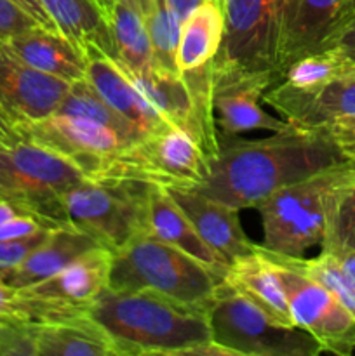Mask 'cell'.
Segmentation results:
<instances>
[{
	"instance_id": "obj_1",
	"label": "cell",
	"mask_w": 355,
	"mask_h": 356,
	"mask_svg": "<svg viewBox=\"0 0 355 356\" xmlns=\"http://www.w3.org/2000/svg\"><path fill=\"white\" fill-rule=\"evenodd\" d=\"M343 163L350 162L319 129L289 125L261 139L228 136L219 138L209 174L194 190L235 211L256 209L281 188Z\"/></svg>"
},
{
	"instance_id": "obj_2",
	"label": "cell",
	"mask_w": 355,
	"mask_h": 356,
	"mask_svg": "<svg viewBox=\"0 0 355 356\" xmlns=\"http://www.w3.org/2000/svg\"><path fill=\"white\" fill-rule=\"evenodd\" d=\"M209 308L184 305L155 291H106L89 315L106 329L122 356L184 355L212 341Z\"/></svg>"
},
{
	"instance_id": "obj_3",
	"label": "cell",
	"mask_w": 355,
	"mask_h": 356,
	"mask_svg": "<svg viewBox=\"0 0 355 356\" xmlns=\"http://www.w3.org/2000/svg\"><path fill=\"white\" fill-rule=\"evenodd\" d=\"M221 284V275L150 232L111 250L110 291H155L184 305L209 308Z\"/></svg>"
},
{
	"instance_id": "obj_4",
	"label": "cell",
	"mask_w": 355,
	"mask_h": 356,
	"mask_svg": "<svg viewBox=\"0 0 355 356\" xmlns=\"http://www.w3.org/2000/svg\"><path fill=\"white\" fill-rule=\"evenodd\" d=\"M354 181L355 163H343L270 195L256 207L263 225L261 247L278 256L303 257L320 245L334 202Z\"/></svg>"
},
{
	"instance_id": "obj_5",
	"label": "cell",
	"mask_w": 355,
	"mask_h": 356,
	"mask_svg": "<svg viewBox=\"0 0 355 356\" xmlns=\"http://www.w3.org/2000/svg\"><path fill=\"white\" fill-rule=\"evenodd\" d=\"M152 183L136 179H84L59 193L68 228L94 236L115 250L148 232V193Z\"/></svg>"
},
{
	"instance_id": "obj_6",
	"label": "cell",
	"mask_w": 355,
	"mask_h": 356,
	"mask_svg": "<svg viewBox=\"0 0 355 356\" xmlns=\"http://www.w3.org/2000/svg\"><path fill=\"white\" fill-rule=\"evenodd\" d=\"M86 179L82 170L65 156L30 141L0 143V197L23 211L68 228L59 193Z\"/></svg>"
},
{
	"instance_id": "obj_7",
	"label": "cell",
	"mask_w": 355,
	"mask_h": 356,
	"mask_svg": "<svg viewBox=\"0 0 355 356\" xmlns=\"http://www.w3.org/2000/svg\"><path fill=\"white\" fill-rule=\"evenodd\" d=\"M212 339L237 356H317L315 337L299 327L282 325L258 306L221 284L209 306Z\"/></svg>"
},
{
	"instance_id": "obj_8",
	"label": "cell",
	"mask_w": 355,
	"mask_h": 356,
	"mask_svg": "<svg viewBox=\"0 0 355 356\" xmlns=\"http://www.w3.org/2000/svg\"><path fill=\"white\" fill-rule=\"evenodd\" d=\"M207 174L209 162L200 145L187 131L167 124L118 153L108 165L106 179L194 188Z\"/></svg>"
},
{
	"instance_id": "obj_9",
	"label": "cell",
	"mask_w": 355,
	"mask_h": 356,
	"mask_svg": "<svg viewBox=\"0 0 355 356\" xmlns=\"http://www.w3.org/2000/svg\"><path fill=\"white\" fill-rule=\"evenodd\" d=\"M263 249V247H261ZM275 264L296 327L317 339L324 351L348 356L355 351V318L329 291L281 256L263 249Z\"/></svg>"
},
{
	"instance_id": "obj_10",
	"label": "cell",
	"mask_w": 355,
	"mask_h": 356,
	"mask_svg": "<svg viewBox=\"0 0 355 356\" xmlns=\"http://www.w3.org/2000/svg\"><path fill=\"white\" fill-rule=\"evenodd\" d=\"M284 0H221V47L216 61L277 75L278 31Z\"/></svg>"
},
{
	"instance_id": "obj_11",
	"label": "cell",
	"mask_w": 355,
	"mask_h": 356,
	"mask_svg": "<svg viewBox=\"0 0 355 356\" xmlns=\"http://www.w3.org/2000/svg\"><path fill=\"white\" fill-rule=\"evenodd\" d=\"M16 131L24 141L68 159L82 170L86 179H94L104 160L134 145L108 125L58 111L42 120L19 125Z\"/></svg>"
},
{
	"instance_id": "obj_12",
	"label": "cell",
	"mask_w": 355,
	"mask_h": 356,
	"mask_svg": "<svg viewBox=\"0 0 355 356\" xmlns=\"http://www.w3.org/2000/svg\"><path fill=\"white\" fill-rule=\"evenodd\" d=\"M275 82L277 75L274 72H249L214 59L212 108L219 138L251 131L277 132L287 129V122L271 117L261 108L263 94Z\"/></svg>"
},
{
	"instance_id": "obj_13",
	"label": "cell",
	"mask_w": 355,
	"mask_h": 356,
	"mask_svg": "<svg viewBox=\"0 0 355 356\" xmlns=\"http://www.w3.org/2000/svg\"><path fill=\"white\" fill-rule=\"evenodd\" d=\"M68 89V82L31 68L0 40V115L14 129L56 113Z\"/></svg>"
},
{
	"instance_id": "obj_14",
	"label": "cell",
	"mask_w": 355,
	"mask_h": 356,
	"mask_svg": "<svg viewBox=\"0 0 355 356\" xmlns=\"http://www.w3.org/2000/svg\"><path fill=\"white\" fill-rule=\"evenodd\" d=\"M127 75L150 104L162 115L164 120L187 131L200 145L207 162L219 152V132L216 122L205 117L183 73L167 72L153 66L146 73L134 75L127 72Z\"/></svg>"
},
{
	"instance_id": "obj_15",
	"label": "cell",
	"mask_w": 355,
	"mask_h": 356,
	"mask_svg": "<svg viewBox=\"0 0 355 356\" xmlns=\"http://www.w3.org/2000/svg\"><path fill=\"white\" fill-rule=\"evenodd\" d=\"M263 101L292 127L319 129L336 118L355 117V63L331 82L312 90H298L275 82Z\"/></svg>"
},
{
	"instance_id": "obj_16",
	"label": "cell",
	"mask_w": 355,
	"mask_h": 356,
	"mask_svg": "<svg viewBox=\"0 0 355 356\" xmlns=\"http://www.w3.org/2000/svg\"><path fill=\"white\" fill-rule=\"evenodd\" d=\"M350 13V0H284L277 52L278 75L301 56L322 47Z\"/></svg>"
},
{
	"instance_id": "obj_17",
	"label": "cell",
	"mask_w": 355,
	"mask_h": 356,
	"mask_svg": "<svg viewBox=\"0 0 355 356\" xmlns=\"http://www.w3.org/2000/svg\"><path fill=\"white\" fill-rule=\"evenodd\" d=\"M178 207L184 212L200 238L228 266L240 256L256 250V243L246 235L239 211L216 202L194 188L164 186Z\"/></svg>"
},
{
	"instance_id": "obj_18",
	"label": "cell",
	"mask_w": 355,
	"mask_h": 356,
	"mask_svg": "<svg viewBox=\"0 0 355 356\" xmlns=\"http://www.w3.org/2000/svg\"><path fill=\"white\" fill-rule=\"evenodd\" d=\"M86 54L87 82L115 113L134 125L143 138L169 124L150 104V101L136 87L127 72L115 59L108 58L100 49H87Z\"/></svg>"
},
{
	"instance_id": "obj_19",
	"label": "cell",
	"mask_w": 355,
	"mask_h": 356,
	"mask_svg": "<svg viewBox=\"0 0 355 356\" xmlns=\"http://www.w3.org/2000/svg\"><path fill=\"white\" fill-rule=\"evenodd\" d=\"M223 285L253 302L275 322L296 327L275 264L261 245L228 264L223 275Z\"/></svg>"
},
{
	"instance_id": "obj_20",
	"label": "cell",
	"mask_w": 355,
	"mask_h": 356,
	"mask_svg": "<svg viewBox=\"0 0 355 356\" xmlns=\"http://www.w3.org/2000/svg\"><path fill=\"white\" fill-rule=\"evenodd\" d=\"M3 42L21 61L45 75L68 83L86 79V51L59 31L35 26Z\"/></svg>"
},
{
	"instance_id": "obj_21",
	"label": "cell",
	"mask_w": 355,
	"mask_h": 356,
	"mask_svg": "<svg viewBox=\"0 0 355 356\" xmlns=\"http://www.w3.org/2000/svg\"><path fill=\"white\" fill-rule=\"evenodd\" d=\"M94 236L75 228H56L49 238L30 254L19 266L0 271L2 280L14 291L33 287L79 259L82 254L101 247ZM104 247V245H103Z\"/></svg>"
},
{
	"instance_id": "obj_22",
	"label": "cell",
	"mask_w": 355,
	"mask_h": 356,
	"mask_svg": "<svg viewBox=\"0 0 355 356\" xmlns=\"http://www.w3.org/2000/svg\"><path fill=\"white\" fill-rule=\"evenodd\" d=\"M110 266L111 249L101 245L82 254L79 259L63 268L54 277L23 291L61 299V301L90 312L97 298L108 289Z\"/></svg>"
},
{
	"instance_id": "obj_23",
	"label": "cell",
	"mask_w": 355,
	"mask_h": 356,
	"mask_svg": "<svg viewBox=\"0 0 355 356\" xmlns=\"http://www.w3.org/2000/svg\"><path fill=\"white\" fill-rule=\"evenodd\" d=\"M148 232L162 242L176 247L181 252L214 270L221 277L225 275L228 266L200 238L190 219L178 207L166 188L155 183H152L148 193Z\"/></svg>"
},
{
	"instance_id": "obj_24",
	"label": "cell",
	"mask_w": 355,
	"mask_h": 356,
	"mask_svg": "<svg viewBox=\"0 0 355 356\" xmlns=\"http://www.w3.org/2000/svg\"><path fill=\"white\" fill-rule=\"evenodd\" d=\"M35 351L40 356H122L113 337L93 316L37 323Z\"/></svg>"
},
{
	"instance_id": "obj_25",
	"label": "cell",
	"mask_w": 355,
	"mask_h": 356,
	"mask_svg": "<svg viewBox=\"0 0 355 356\" xmlns=\"http://www.w3.org/2000/svg\"><path fill=\"white\" fill-rule=\"evenodd\" d=\"M56 30L84 51L100 49L115 59V44L108 17L94 0H40Z\"/></svg>"
},
{
	"instance_id": "obj_26",
	"label": "cell",
	"mask_w": 355,
	"mask_h": 356,
	"mask_svg": "<svg viewBox=\"0 0 355 356\" xmlns=\"http://www.w3.org/2000/svg\"><path fill=\"white\" fill-rule=\"evenodd\" d=\"M225 19L221 3L204 2L183 21L176 63L180 72L198 68L212 61L221 47Z\"/></svg>"
},
{
	"instance_id": "obj_27",
	"label": "cell",
	"mask_w": 355,
	"mask_h": 356,
	"mask_svg": "<svg viewBox=\"0 0 355 356\" xmlns=\"http://www.w3.org/2000/svg\"><path fill=\"white\" fill-rule=\"evenodd\" d=\"M108 23L115 44V61L134 75L152 70V44L141 14L129 3L115 0Z\"/></svg>"
},
{
	"instance_id": "obj_28",
	"label": "cell",
	"mask_w": 355,
	"mask_h": 356,
	"mask_svg": "<svg viewBox=\"0 0 355 356\" xmlns=\"http://www.w3.org/2000/svg\"><path fill=\"white\" fill-rule=\"evenodd\" d=\"M354 61L334 47H320L292 61L277 82L298 90H312L347 72Z\"/></svg>"
},
{
	"instance_id": "obj_29",
	"label": "cell",
	"mask_w": 355,
	"mask_h": 356,
	"mask_svg": "<svg viewBox=\"0 0 355 356\" xmlns=\"http://www.w3.org/2000/svg\"><path fill=\"white\" fill-rule=\"evenodd\" d=\"M58 113L75 115V117L96 120L100 124L111 127L113 131H117L118 134L124 136L125 139L132 143H138L139 139H143L138 129L132 124H129L124 117L115 113L86 79L70 83V89L66 96L63 97L61 104H59Z\"/></svg>"
},
{
	"instance_id": "obj_30",
	"label": "cell",
	"mask_w": 355,
	"mask_h": 356,
	"mask_svg": "<svg viewBox=\"0 0 355 356\" xmlns=\"http://www.w3.org/2000/svg\"><path fill=\"white\" fill-rule=\"evenodd\" d=\"M143 19L152 44L153 66L167 72H180L176 63L181 33L180 19L174 16L166 0H153Z\"/></svg>"
},
{
	"instance_id": "obj_31",
	"label": "cell",
	"mask_w": 355,
	"mask_h": 356,
	"mask_svg": "<svg viewBox=\"0 0 355 356\" xmlns=\"http://www.w3.org/2000/svg\"><path fill=\"white\" fill-rule=\"evenodd\" d=\"M281 257L292 268H296L303 275L322 285L326 291H329L355 318V285L348 280L347 275L338 266L333 254L327 252V250H320L319 256L312 257V259L287 256Z\"/></svg>"
},
{
	"instance_id": "obj_32",
	"label": "cell",
	"mask_w": 355,
	"mask_h": 356,
	"mask_svg": "<svg viewBox=\"0 0 355 356\" xmlns=\"http://www.w3.org/2000/svg\"><path fill=\"white\" fill-rule=\"evenodd\" d=\"M320 247L327 252L355 249V181L334 202Z\"/></svg>"
},
{
	"instance_id": "obj_33",
	"label": "cell",
	"mask_w": 355,
	"mask_h": 356,
	"mask_svg": "<svg viewBox=\"0 0 355 356\" xmlns=\"http://www.w3.org/2000/svg\"><path fill=\"white\" fill-rule=\"evenodd\" d=\"M54 229H42L17 240H0V271L19 266L33 250H37Z\"/></svg>"
},
{
	"instance_id": "obj_34",
	"label": "cell",
	"mask_w": 355,
	"mask_h": 356,
	"mask_svg": "<svg viewBox=\"0 0 355 356\" xmlns=\"http://www.w3.org/2000/svg\"><path fill=\"white\" fill-rule=\"evenodd\" d=\"M347 162L355 163V117L336 118L319 127Z\"/></svg>"
},
{
	"instance_id": "obj_35",
	"label": "cell",
	"mask_w": 355,
	"mask_h": 356,
	"mask_svg": "<svg viewBox=\"0 0 355 356\" xmlns=\"http://www.w3.org/2000/svg\"><path fill=\"white\" fill-rule=\"evenodd\" d=\"M40 26L30 14L14 0H0V40H9L14 35Z\"/></svg>"
},
{
	"instance_id": "obj_36",
	"label": "cell",
	"mask_w": 355,
	"mask_h": 356,
	"mask_svg": "<svg viewBox=\"0 0 355 356\" xmlns=\"http://www.w3.org/2000/svg\"><path fill=\"white\" fill-rule=\"evenodd\" d=\"M322 47H334L343 52L350 61L355 63V9L345 16V19L334 28ZM320 49V47H319Z\"/></svg>"
},
{
	"instance_id": "obj_37",
	"label": "cell",
	"mask_w": 355,
	"mask_h": 356,
	"mask_svg": "<svg viewBox=\"0 0 355 356\" xmlns=\"http://www.w3.org/2000/svg\"><path fill=\"white\" fill-rule=\"evenodd\" d=\"M14 2H16L21 9L26 10V13L30 14V16L33 17V19L37 21L42 28H45V30H51V31H58L56 30L54 23L51 21V17H49V14L45 13V9H44V6H42L40 0H14Z\"/></svg>"
},
{
	"instance_id": "obj_38",
	"label": "cell",
	"mask_w": 355,
	"mask_h": 356,
	"mask_svg": "<svg viewBox=\"0 0 355 356\" xmlns=\"http://www.w3.org/2000/svg\"><path fill=\"white\" fill-rule=\"evenodd\" d=\"M166 2L167 6H169V9L173 10L174 16H176L178 19H180V23L183 24V21L187 19L204 0H166Z\"/></svg>"
},
{
	"instance_id": "obj_39",
	"label": "cell",
	"mask_w": 355,
	"mask_h": 356,
	"mask_svg": "<svg viewBox=\"0 0 355 356\" xmlns=\"http://www.w3.org/2000/svg\"><path fill=\"white\" fill-rule=\"evenodd\" d=\"M336 259L338 266L341 268L348 280L355 285V249L352 250H340V252H331Z\"/></svg>"
},
{
	"instance_id": "obj_40",
	"label": "cell",
	"mask_w": 355,
	"mask_h": 356,
	"mask_svg": "<svg viewBox=\"0 0 355 356\" xmlns=\"http://www.w3.org/2000/svg\"><path fill=\"white\" fill-rule=\"evenodd\" d=\"M21 212H26V211H23L19 205L13 204V202L7 200V198L0 197V226L6 225L9 219H13L14 216L21 214Z\"/></svg>"
},
{
	"instance_id": "obj_41",
	"label": "cell",
	"mask_w": 355,
	"mask_h": 356,
	"mask_svg": "<svg viewBox=\"0 0 355 356\" xmlns=\"http://www.w3.org/2000/svg\"><path fill=\"white\" fill-rule=\"evenodd\" d=\"M21 141V136L17 134L16 129L0 115V143L3 145H13V143Z\"/></svg>"
},
{
	"instance_id": "obj_42",
	"label": "cell",
	"mask_w": 355,
	"mask_h": 356,
	"mask_svg": "<svg viewBox=\"0 0 355 356\" xmlns=\"http://www.w3.org/2000/svg\"><path fill=\"white\" fill-rule=\"evenodd\" d=\"M122 2L129 3V6L134 7L141 16H145V14L150 10V7H152L153 0H122Z\"/></svg>"
},
{
	"instance_id": "obj_43",
	"label": "cell",
	"mask_w": 355,
	"mask_h": 356,
	"mask_svg": "<svg viewBox=\"0 0 355 356\" xmlns=\"http://www.w3.org/2000/svg\"><path fill=\"white\" fill-rule=\"evenodd\" d=\"M94 3H96V6L101 9V13H103L104 16L110 19V14H111V10H113L115 0H94Z\"/></svg>"
},
{
	"instance_id": "obj_44",
	"label": "cell",
	"mask_w": 355,
	"mask_h": 356,
	"mask_svg": "<svg viewBox=\"0 0 355 356\" xmlns=\"http://www.w3.org/2000/svg\"><path fill=\"white\" fill-rule=\"evenodd\" d=\"M355 9V0H350V10Z\"/></svg>"
},
{
	"instance_id": "obj_45",
	"label": "cell",
	"mask_w": 355,
	"mask_h": 356,
	"mask_svg": "<svg viewBox=\"0 0 355 356\" xmlns=\"http://www.w3.org/2000/svg\"><path fill=\"white\" fill-rule=\"evenodd\" d=\"M207 2H214V3H221V0H207Z\"/></svg>"
}]
</instances>
